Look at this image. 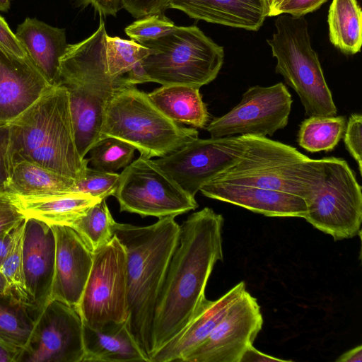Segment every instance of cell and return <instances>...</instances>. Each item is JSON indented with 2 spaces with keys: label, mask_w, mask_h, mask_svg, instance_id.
<instances>
[{
  "label": "cell",
  "mask_w": 362,
  "mask_h": 362,
  "mask_svg": "<svg viewBox=\"0 0 362 362\" xmlns=\"http://www.w3.org/2000/svg\"><path fill=\"white\" fill-rule=\"evenodd\" d=\"M346 122L344 115L310 116L302 122L297 141L308 152L331 151L342 138Z\"/></svg>",
  "instance_id": "f546056e"
},
{
  "label": "cell",
  "mask_w": 362,
  "mask_h": 362,
  "mask_svg": "<svg viewBox=\"0 0 362 362\" xmlns=\"http://www.w3.org/2000/svg\"><path fill=\"white\" fill-rule=\"evenodd\" d=\"M13 230L0 235V269L7 255L11 242Z\"/></svg>",
  "instance_id": "bcb514c9"
},
{
  "label": "cell",
  "mask_w": 362,
  "mask_h": 362,
  "mask_svg": "<svg viewBox=\"0 0 362 362\" xmlns=\"http://www.w3.org/2000/svg\"><path fill=\"white\" fill-rule=\"evenodd\" d=\"M180 230L174 216L158 218L149 226L115 222L113 227L126 252L128 326L149 362L156 304Z\"/></svg>",
  "instance_id": "7a4b0ae2"
},
{
  "label": "cell",
  "mask_w": 362,
  "mask_h": 362,
  "mask_svg": "<svg viewBox=\"0 0 362 362\" xmlns=\"http://www.w3.org/2000/svg\"><path fill=\"white\" fill-rule=\"evenodd\" d=\"M10 8V0H0V11L6 12Z\"/></svg>",
  "instance_id": "681fc988"
},
{
  "label": "cell",
  "mask_w": 362,
  "mask_h": 362,
  "mask_svg": "<svg viewBox=\"0 0 362 362\" xmlns=\"http://www.w3.org/2000/svg\"><path fill=\"white\" fill-rule=\"evenodd\" d=\"M113 196L120 211L141 217H175L198 207L195 197L185 192L153 160L141 156L119 174Z\"/></svg>",
  "instance_id": "8fae6325"
},
{
  "label": "cell",
  "mask_w": 362,
  "mask_h": 362,
  "mask_svg": "<svg viewBox=\"0 0 362 362\" xmlns=\"http://www.w3.org/2000/svg\"><path fill=\"white\" fill-rule=\"evenodd\" d=\"M78 6L90 5L100 16H116L122 8V0H76Z\"/></svg>",
  "instance_id": "b9f144b4"
},
{
  "label": "cell",
  "mask_w": 362,
  "mask_h": 362,
  "mask_svg": "<svg viewBox=\"0 0 362 362\" xmlns=\"http://www.w3.org/2000/svg\"><path fill=\"white\" fill-rule=\"evenodd\" d=\"M291 360L278 358L265 354L257 350L253 345L249 346L243 354L240 362H288Z\"/></svg>",
  "instance_id": "7bdbcfd3"
},
{
  "label": "cell",
  "mask_w": 362,
  "mask_h": 362,
  "mask_svg": "<svg viewBox=\"0 0 362 362\" xmlns=\"http://www.w3.org/2000/svg\"><path fill=\"white\" fill-rule=\"evenodd\" d=\"M337 362H361L362 346L358 345L341 354L337 359Z\"/></svg>",
  "instance_id": "f6af8a7d"
},
{
  "label": "cell",
  "mask_w": 362,
  "mask_h": 362,
  "mask_svg": "<svg viewBox=\"0 0 362 362\" xmlns=\"http://www.w3.org/2000/svg\"><path fill=\"white\" fill-rule=\"evenodd\" d=\"M199 191L206 197L230 203L269 217H305L301 197L249 185L209 181Z\"/></svg>",
  "instance_id": "d6986e66"
},
{
  "label": "cell",
  "mask_w": 362,
  "mask_h": 362,
  "mask_svg": "<svg viewBox=\"0 0 362 362\" xmlns=\"http://www.w3.org/2000/svg\"><path fill=\"white\" fill-rule=\"evenodd\" d=\"M11 170L8 123H0V192H6Z\"/></svg>",
  "instance_id": "f35d334b"
},
{
  "label": "cell",
  "mask_w": 362,
  "mask_h": 362,
  "mask_svg": "<svg viewBox=\"0 0 362 362\" xmlns=\"http://www.w3.org/2000/svg\"><path fill=\"white\" fill-rule=\"evenodd\" d=\"M0 45L15 56L24 57L26 52L11 31L5 20L0 16Z\"/></svg>",
  "instance_id": "60d3db41"
},
{
  "label": "cell",
  "mask_w": 362,
  "mask_h": 362,
  "mask_svg": "<svg viewBox=\"0 0 362 362\" xmlns=\"http://www.w3.org/2000/svg\"><path fill=\"white\" fill-rule=\"evenodd\" d=\"M293 100L281 82L270 86H255L226 114L206 125L212 138L235 135L272 136L288 122Z\"/></svg>",
  "instance_id": "7c38bea8"
},
{
  "label": "cell",
  "mask_w": 362,
  "mask_h": 362,
  "mask_svg": "<svg viewBox=\"0 0 362 362\" xmlns=\"http://www.w3.org/2000/svg\"><path fill=\"white\" fill-rule=\"evenodd\" d=\"M174 26V23L161 13L139 18L126 27L125 33L132 40L139 43L159 37Z\"/></svg>",
  "instance_id": "e575fe53"
},
{
  "label": "cell",
  "mask_w": 362,
  "mask_h": 362,
  "mask_svg": "<svg viewBox=\"0 0 362 362\" xmlns=\"http://www.w3.org/2000/svg\"><path fill=\"white\" fill-rule=\"evenodd\" d=\"M22 349L0 340V362H18Z\"/></svg>",
  "instance_id": "ee69618b"
},
{
  "label": "cell",
  "mask_w": 362,
  "mask_h": 362,
  "mask_svg": "<svg viewBox=\"0 0 362 362\" xmlns=\"http://www.w3.org/2000/svg\"><path fill=\"white\" fill-rule=\"evenodd\" d=\"M25 219L13 230L7 255L0 271L6 278L12 294L33 310L26 288L23 262V243Z\"/></svg>",
  "instance_id": "1f68e13d"
},
{
  "label": "cell",
  "mask_w": 362,
  "mask_h": 362,
  "mask_svg": "<svg viewBox=\"0 0 362 362\" xmlns=\"http://www.w3.org/2000/svg\"><path fill=\"white\" fill-rule=\"evenodd\" d=\"M240 135L199 139L164 157L153 160L185 192L194 197L200 188L241 156Z\"/></svg>",
  "instance_id": "4fadbf2b"
},
{
  "label": "cell",
  "mask_w": 362,
  "mask_h": 362,
  "mask_svg": "<svg viewBox=\"0 0 362 362\" xmlns=\"http://www.w3.org/2000/svg\"><path fill=\"white\" fill-rule=\"evenodd\" d=\"M344 141L349 154L358 165L360 175H362V116L352 114L346 122Z\"/></svg>",
  "instance_id": "d590c367"
},
{
  "label": "cell",
  "mask_w": 362,
  "mask_h": 362,
  "mask_svg": "<svg viewBox=\"0 0 362 362\" xmlns=\"http://www.w3.org/2000/svg\"><path fill=\"white\" fill-rule=\"evenodd\" d=\"M223 222L221 214L205 207L180 225L155 310L153 355L180 334L206 300L209 276L223 259Z\"/></svg>",
  "instance_id": "6da1fadb"
},
{
  "label": "cell",
  "mask_w": 362,
  "mask_h": 362,
  "mask_svg": "<svg viewBox=\"0 0 362 362\" xmlns=\"http://www.w3.org/2000/svg\"><path fill=\"white\" fill-rule=\"evenodd\" d=\"M150 49L141 66L148 82L201 88L214 81L224 59L223 47L197 26H174L165 35L139 42Z\"/></svg>",
  "instance_id": "52a82bcc"
},
{
  "label": "cell",
  "mask_w": 362,
  "mask_h": 362,
  "mask_svg": "<svg viewBox=\"0 0 362 362\" xmlns=\"http://www.w3.org/2000/svg\"><path fill=\"white\" fill-rule=\"evenodd\" d=\"M100 135L123 141L151 159L177 151L197 139L199 132L169 119L147 93L121 78L106 105Z\"/></svg>",
  "instance_id": "8992f818"
},
{
  "label": "cell",
  "mask_w": 362,
  "mask_h": 362,
  "mask_svg": "<svg viewBox=\"0 0 362 362\" xmlns=\"http://www.w3.org/2000/svg\"><path fill=\"white\" fill-rule=\"evenodd\" d=\"M83 322L75 307L51 299L35 318L18 362H83Z\"/></svg>",
  "instance_id": "5bb4252c"
},
{
  "label": "cell",
  "mask_w": 362,
  "mask_h": 362,
  "mask_svg": "<svg viewBox=\"0 0 362 362\" xmlns=\"http://www.w3.org/2000/svg\"><path fill=\"white\" fill-rule=\"evenodd\" d=\"M26 218L16 204L13 194L0 192V235L13 230Z\"/></svg>",
  "instance_id": "8d00e7d4"
},
{
  "label": "cell",
  "mask_w": 362,
  "mask_h": 362,
  "mask_svg": "<svg viewBox=\"0 0 362 362\" xmlns=\"http://www.w3.org/2000/svg\"><path fill=\"white\" fill-rule=\"evenodd\" d=\"M75 308L83 323L91 327L127 320L126 252L115 235L93 252L91 270Z\"/></svg>",
  "instance_id": "30bf717a"
},
{
  "label": "cell",
  "mask_w": 362,
  "mask_h": 362,
  "mask_svg": "<svg viewBox=\"0 0 362 362\" xmlns=\"http://www.w3.org/2000/svg\"><path fill=\"white\" fill-rule=\"evenodd\" d=\"M35 321L32 309L12 293H0V340L24 349Z\"/></svg>",
  "instance_id": "f1b7e54d"
},
{
  "label": "cell",
  "mask_w": 362,
  "mask_h": 362,
  "mask_svg": "<svg viewBox=\"0 0 362 362\" xmlns=\"http://www.w3.org/2000/svg\"><path fill=\"white\" fill-rule=\"evenodd\" d=\"M135 148L118 139L106 136L96 142L89 152L91 165L102 171L115 173L133 159Z\"/></svg>",
  "instance_id": "d6a6232c"
},
{
  "label": "cell",
  "mask_w": 362,
  "mask_h": 362,
  "mask_svg": "<svg viewBox=\"0 0 362 362\" xmlns=\"http://www.w3.org/2000/svg\"><path fill=\"white\" fill-rule=\"evenodd\" d=\"M270 0H170L190 18L247 30H258L269 12Z\"/></svg>",
  "instance_id": "44dd1931"
},
{
  "label": "cell",
  "mask_w": 362,
  "mask_h": 362,
  "mask_svg": "<svg viewBox=\"0 0 362 362\" xmlns=\"http://www.w3.org/2000/svg\"><path fill=\"white\" fill-rule=\"evenodd\" d=\"M107 35L101 18L96 31L78 43L69 45L59 60L57 85L69 93L76 146L82 158L102 139L105 110L121 80L112 78L107 71Z\"/></svg>",
  "instance_id": "277c9868"
},
{
  "label": "cell",
  "mask_w": 362,
  "mask_h": 362,
  "mask_svg": "<svg viewBox=\"0 0 362 362\" xmlns=\"http://www.w3.org/2000/svg\"><path fill=\"white\" fill-rule=\"evenodd\" d=\"M52 85L29 57H19L0 45V123H9Z\"/></svg>",
  "instance_id": "ac0fdd59"
},
{
  "label": "cell",
  "mask_w": 362,
  "mask_h": 362,
  "mask_svg": "<svg viewBox=\"0 0 362 362\" xmlns=\"http://www.w3.org/2000/svg\"><path fill=\"white\" fill-rule=\"evenodd\" d=\"M304 218L335 240L360 233L362 192L354 171L341 158H324L323 178L314 195L305 201Z\"/></svg>",
  "instance_id": "9c48e42d"
},
{
  "label": "cell",
  "mask_w": 362,
  "mask_h": 362,
  "mask_svg": "<svg viewBox=\"0 0 362 362\" xmlns=\"http://www.w3.org/2000/svg\"><path fill=\"white\" fill-rule=\"evenodd\" d=\"M153 103L169 119L195 128H204L209 114L199 88L167 85L147 93Z\"/></svg>",
  "instance_id": "d4e9b609"
},
{
  "label": "cell",
  "mask_w": 362,
  "mask_h": 362,
  "mask_svg": "<svg viewBox=\"0 0 362 362\" xmlns=\"http://www.w3.org/2000/svg\"><path fill=\"white\" fill-rule=\"evenodd\" d=\"M106 60L110 76L129 84L136 85L148 82L141 66L142 60L150 49L131 40L118 37H106Z\"/></svg>",
  "instance_id": "83f0119b"
},
{
  "label": "cell",
  "mask_w": 362,
  "mask_h": 362,
  "mask_svg": "<svg viewBox=\"0 0 362 362\" xmlns=\"http://www.w3.org/2000/svg\"><path fill=\"white\" fill-rule=\"evenodd\" d=\"M115 222L104 199L91 206L70 226L93 253L113 238Z\"/></svg>",
  "instance_id": "4dcf8cb0"
},
{
  "label": "cell",
  "mask_w": 362,
  "mask_h": 362,
  "mask_svg": "<svg viewBox=\"0 0 362 362\" xmlns=\"http://www.w3.org/2000/svg\"><path fill=\"white\" fill-rule=\"evenodd\" d=\"M8 127L11 163L29 161L75 180L84 175L89 159L78 151L65 88L49 87Z\"/></svg>",
  "instance_id": "3957f363"
},
{
  "label": "cell",
  "mask_w": 362,
  "mask_h": 362,
  "mask_svg": "<svg viewBox=\"0 0 362 362\" xmlns=\"http://www.w3.org/2000/svg\"><path fill=\"white\" fill-rule=\"evenodd\" d=\"M170 0H122V8L134 18L163 13Z\"/></svg>",
  "instance_id": "74e56055"
},
{
  "label": "cell",
  "mask_w": 362,
  "mask_h": 362,
  "mask_svg": "<svg viewBox=\"0 0 362 362\" xmlns=\"http://www.w3.org/2000/svg\"><path fill=\"white\" fill-rule=\"evenodd\" d=\"M245 290V282L240 281L218 299H206L180 334L153 355L151 362H182L187 355L206 339L229 308Z\"/></svg>",
  "instance_id": "ffe728a7"
},
{
  "label": "cell",
  "mask_w": 362,
  "mask_h": 362,
  "mask_svg": "<svg viewBox=\"0 0 362 362\" xmlns=\"http://www.w3.org/2000/svg\"><path fill=\"white\" fill-rule=\"evenodd\" d=\"M13 194L16 204L26 218H35L49 225L69 226L91 206L101 200L90 194L75 192Z\"/></svg>",
  "instance_id": "cb8c5ba5"
},
{
  "label": "cell",
  "mask_w": 362,
  "mask_h": 362,
  "mask_svg": "<svg viewBox=\"0 0 362 362\" xmlns=\"http://www.w3.org/2000/svg\"><path fill=\"white\" fill-rule=\"evenodd\" d=\"M51 226L55 235V264L50 300L76 308L91 270L93 253L71 226Z\"/></svg>",
  "instance_id": "2e32d148"
},
{
  "label": "cell",
  "mask_w": 362,
  "mask_h": 362,
  "mask_svg": "<svg viewBox=\"0 0 362 362\" xmlns=\"http://www.w3.org/2000/svg\"><path fill=\"white\" fill-rule=\"evenodd\" d=\"M0 293H1V294L12 293L10 290L8 282L1 271H0Z\"/></svg>",
  "instance_id": "7dc6e473"
},
{
  "label": "cell",
  "mask_w": 362,
  "mask_h": 362,
  "mask_svg": "<svg viewBox=\"0 0 362 362\" xmlns=\"http://www.w3.org/2000/svg\"><path fill=\"white\" fill-rule=\"evenodd\" d=\"M15 35L34 65L52 86H56L59 60L69 45L65 30L26 18Z\"/></svg>",
  "instance_id": "7402d4cb"
},
{
  "label": "cell",
  "mask_w": 362,
  "mask_h": 362,
  "mask_svg": "<svg viewBox=\"0 0 362 362\" xmlns=\"http://www.w3.org/2000/svg\"><path fill=\"white\" fill-rule=\"evenodd\" d=\"M119 174L87 167L82 177L76 180L71 192L90 194L104 199L113 196L119 182Z\"/></svg>",
  "instance_id": "836d02e7"
},
{
  "label": "cell",
  "mask_w": 362,
  "mask_h": 362,
  "mask_svg": "<svg viewBox=\"0 0 362 362\" xmlns=\"http://www.w3.org/2000/svg\"><path fill=\"white\" fill-rule=\"evenodd\" d=\"M244 150L234 163L210 181L262 187L310 199L321 186L324 158L266 136L240 135Z\"/></svg>",
  "instance_id": "5b68a950"
},
{
  "label": "cell",
  "mask_w": 362,
  "mask_h": 362,
  "mask_svg": "<svg viewBox=\"0 0 362 362\" xmlns=\"http://www.w3.org/2000/svg\"><path fill=\"white\" fill-rule=\"evenodd\" d=\"M327 0H283L272 16L288 14L293 16L304 15L318 9Z\"/></svg>",
  "instance_id": "ab89813d"
},
{
  "label": "cell",
  "mask_w": 362,
  "mask_h": 362,
  "mask_svg": "<svg viewBox=\"0 0 362 362\" xmlns=\"http://www.w3.org/2000/svg\"><path fill=\"white\" fill-rule=\"evenodd\" d=\"M332 44L346 54L360 52L362 11L357 0H332L327 16Z\"/></svg>",
  "instance_id": "4316f807"
},
{
  "label": "cell",
  "mask_w": 362,
  "mask_h": 362,
  "mask_svg": "<svg viewBox=\"0 0 362 362\" xmlns=\"http://www.w3.org/2000/svg\"><path fill=\"white\" fill-rule=\"evenodd\" d=\"M83 362H149L132 334L127 320L98 327L83 323Z\"/></svg>",
  "instance_id": "603a6c76"
},
{
  "label": "cell",
  "mask_w": 362,
  "mask_h": 362,
  "mask_svg": "<svg viewBox=\"0 0 362 362\" xmlns=\"http://www.w3.org/2000/svg\"><path fill=\"white\" fill-rule=\"evenodd\" d=\"M277 16L276 30L267 40L276 59V72L297 93L307 115H335L337 110L312 48L306 19L288 14Z\"/></svg>",
  "instance_id": "ba28073f"
},
{
  "label": "cell",
  "mask_w": 362,
  "mask_h": 362,
  "mask_svg": "<svg viewBox=\"0 0 362 362\" xmlns=\"http://www.w3.org/2000/svg\"><path fill=\"white\" fill-rule=\"evenodd\" d=\"M75 180L26 160L13 161L6 192L37 195L71 192Z\"/></svg>",
  "instance_id": "484cf974"
},
{
  "label": "cell",
  "mask_w": 362,
  "mask_h": 362,
  "mask_svg": "<svg viewBox=\"0 0 362 362\" xmlns=\"http://www.w3.org/2000/svg\"><path fill=\"white\" fill-rule=\"evenodd\" d=\"M263 325L260 306L247 290L233 303L206 339L182 362H240Z\"/></svg>",
  "instance_id": "9a60e30c"
},
{
  "label": "cell",
  "mask_w": 362,
  "mask_h": 362,
  "mask_svg": "<svg viewBox=\"0 0 362 362\" xmlns=\"http://www.w3.org/2000/svg\"><path fill=\"white\" fill-rule=\"evenodd\" d=\"M282 1L283 0H270L269 12L268 16H272L273 12L276 9V8Z\"/></svg>",
  "instance_id": "c3c4849f"
},
{
  "label": "cell",
  "mask_w": 362,
  "mask_h": 362,
  "mask_svg": "<svg viewBox=\"0 0 362 362\" xmlns=\"http://www.w3.org/2000/svg\"><path fill=\"white\" fill-rule=\"evenodd\" d=\"M23 262L26 288L36 318L50 300L54 279L55 235L51 225L26 218Z\"/></svg>",
  "instance_id": "e0dca14e"
}]
</instances>
